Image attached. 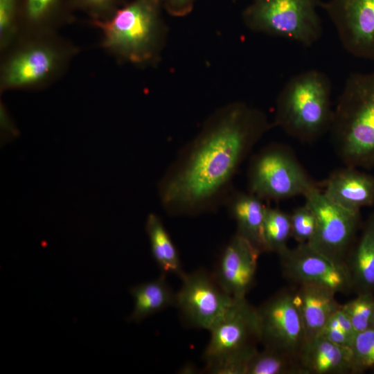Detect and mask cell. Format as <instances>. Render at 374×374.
<instances>
[{"mask_svg": "<svg viewBox=\"0 0 374 374\" xmlns=\"http://www.w3.org/2000/svg\"><path fill=\"white\" fill-rule=\"evenodd\" d=\"M273 126L263 111L243 102L215 111L159 180L163 209L175 217L216 209L231 194L244 160Z\"/></svg>", "mask_w": 374, "mask_h": 374, "instance_id": "obj_1", "label": "cell"}, {"mask_svg": "<svg viewBox=\"0 0 374 374\" xmlns=\"http://www.w3.org/2000/svg\"><path fill=\"white\" fill-rule=\"evenodd\" d=\"M329 132L345 166L374 168V71L348 76L334 107Z\"/></svg>", "mask_w": 374, "mask_h": 374, "instance_id": "obj_2", "label": "cell"}, {"mask_svg": "<svg viewBox=\"0 0 374 374\" xmlns=\"http://www.w3.org/2000/svg\"><path fill=\"white\" fill-rule=\"evenodd\" d=\"M161 0H133L105 19H96L102 46L116 57L143 66L158 60L164 46L166 27Z\"/></svg>", "mask_w": 374, "mask_h": 374, "instance_id": "obj_3", "label": "cell"}, {"mask_svg": "<svg viewBox=\"0 0 374 374\" xmlns=\"http://www.w3.org/2000/svg\"><path fill=\"white\" fill-rule=\"evenodd\" d=\"M328 76L310 69L292 76L279 92L273 125L303 143H312L329 132L334 108Z\"/></svg>", "mask_w": 374, "mask_h": 374, "instance_id": "obj_4", "label": "cell"}, {"mask_svg": "<svg viewBox=\"0 0 374 374\" xmlns=\"http://www.w3.org/2000/svg\"><path fill=\"white\" fill-rule=\"evenodd\" d=\"M211 338L203 359L205 371L213 374H245L247 363L258 350L257 310L238 300L209 330Z\"/></svg>", "mask_w": 374, "mask_h": 374, "instance_id": "obj_5", "label": "cell"}, {"mask_svg": "<svg viewBox=\"0 0 374 374\" xmlns=\"http://www.w3.org/2000/svg\"><path fill=\"white\" fill-rule=\"evenodd\" d=\"M322 0H251L242 12L253 32L281 37L310 47L323 34L318 12Z\"/></svg>", "mask_w": 374, "mask_h": 374, "instance_id": "obj_6", "label": "cell"}, {"mask_svg": "<svg viewBox=\"0 0 374 374\" xmlns=\"http://www.w3.org/2000/svg\"><path fill=\"white\" fill-rule=\"evenodd\" d=\"M247 184L248 192L263 201L304 197L317 187L293 150L276 143L265 146L252 157Z\"/></svg>", "mask_w": 374, "mask_h": 374, "instance_id": "obj_7", "label": "cell"}, {"mask_svg": "<svg viewBox=\"0 0 374 374\" xmlns=\"http://www.w3.org/2000/svg\"><path fill=\"white\" fill-rule=\"evenodd\" d=\"M70 53L68 48L51 39L26 42L4 60L1 89H30L46 84L64 69Z\"/></svg>", "mask_w": 374, "mask_h": 374, "instance_id": "obj_8", "label": "cell"}, {"mask_svg": "<svg viewBox=\"0 0 374 374\" xmlns=\"http://www.w3.org/2000/svg\"><path fill=\"white\" fill-rule=\"evenodd\" d=\"M304 197L314 214L317 224L314 237L306 244L334 260L346 262L361 226L360 211L333 202L318 186Z\"/></svg>", "mask_w": 374, "mask_h": 374, "instance_id": "obj_9", "label": "cell"}, {"mask_svg": "<svg viewBox=\"0 0 374 374\" xmlns=\"http://www.w3.org/2000/svg\"><path fill=\"white\" fill-rule=\"evenodd\" d=\"M175 306L189 326L210 330L240 299L229 295L213 274L204 269L185 273Z\"/></svg>", "mask_w": 374, "mask_h": 374, "instance_id": "obj_10", "label": "cell"}, {"mask_svg": "<svg viewBox=\"0 0 374 374\" xmlns=\"http://www.w3.org/2000/svg\"><path fill=\"white\" fill-rule=\"evenodd\" d=\"M285 277L299 285H314L335 293L353 290L346 262L334 260L309 244H298L278 254Z\"/></svg>", "mask_w": 374, "mask_h": 374, "instance_id": "obj_11", "label": "cell"}, {"mask_svg": "<svg viewBox=\"0 0 374 374\" xmlns=\"http://www.w3.org/2000/svg\"><path fill=\"white\" fill-rule=\"evenodd\" d=\"M256 310L263 347L298 357L305 332L293 292L280 291Z\"/></svg>", "mask_w": 374, "mask_h": 374, "instance_id": "obj_12", "label": "cell"}, {"mask_svg": "<svg viewBox=\"0 0 374 374\" xmlns=\"http://www.w3.org/2000/svg\"><path fill=\"white\" fill-rule=\"evenodd\" d=\"M346 51L374 62V0L322 1Z\"/></svg>", "mask_w": 374, "mask_h": 374, "instance_id": "obj_13", "label": "cell"}, {"mask_svg": "<svg viewBox=\"0 0 374 374\" xmlns=\"http://www.w3.org/2000/svg\"><path fill=\"white\" fill-rule=\"evenodd\" d=\"M260 253L249 240L235 233L222 251L212 274L229 295L245 299L255 283Z\"/></svg>", "mask_w": 374, "mask_h": 374, "instance_id": "obj_14", "label": "cell"}, {"mask_svg": "<svg viewBox=\"0 0 374 374\" xmlns=\"http://www.w3.org/2000/svg\"><path fill=\"white\" fill-rule=\"evenodd\" d=\"M323 193L333 202L349 209L361 211L373 206L374 175L345 166L328 177Z\"/></svg>", "mask_w": 374, "mask_h": 374, "instance_id": "obj_15", "label": "cell"}, {"mask_svg": "<svg viewBox=\"0 0 374 374\" xmlns=\"http://www.w3.org/2000/svg\"><path fill=\"white\" fill-rule=\"evenodd\" d=\"M298 359L303 374L353 373L350 348L337 345L321 336L305 340Z\"/></svg>", "mask_w": 374, "mask_h": 374, "instance_id": "obj_16", "label": "cell"}, {"mask_svg": "<svg viewBox=\"0 0 374 374\" xmlns=\"http://www.w3.org/2000/svg\"><path fill=\"white\" fill-rule=\"evenodd\" d=\"M334 292L314 285H299L293 292L294 303L303 324L305 339L320 335L331 316L340 307Z\"/></svg>", "mask_w": 374, "mask_h": 374, "instance_id": "obj_17", "label": "cell"}, {"mask_svg": "<svg viewBox=\"0 0 374 374\" xmlns=\"http://www.w3.org/2000/svg\"><path fill=\"white\" fill-rule=\"evenodd\" d=\"M229 214L235 221L236 233L249 240L261 253L265 252L263 225L267 207L263 200L244 192L231 193L226 199Z\"/></svg>", "mask_w": 374, "mask_h": 374, "instance_id": "obj_18", "label": "cell"}, {"mask_svg": "<svg viewBox=\"0 0 374 374\" xmlns=\"http://www.w3.org/2000/svg\"><path fill=\"white\" fill-rule=\"evenodd\" d=\"M346 258L353 290L357 294H374V211L362 226Z\"/></svg>", "mask_w": 374, "mask_h": 374, "instance_id": "obj_19", "label": "cell"}, {"mask_svg": "<svg viewBox=\"0 0 374 374\" xmlns=\"http://www.w3.org/2000/svg\"><path fill=\"white\" fill-rule=\"evenodd\" d=\"M165 274L130 290L134 299V309L127 320L139 323L149 316L175 305L176 293L168 284Z\"/></svg>", "mask_w": 374, "mask_h": 374, "instance_id": "obj_20", "label": "cell"}, {"mask_svg": "<svg viewBox=\"0 0 374 374\" xmlns=\"http://www.w3.org/2000/svg\"><path fill=\"white\" fill-rule=\"evenodd\" d=\"M145 231L152 257L163 274H172L181 277L184 271L178 251L161 219L157 214L152 213L148 215Z\"/></svg>", "mask_w": 374, "mask_h": 374, "instance_id": "obj_21", "label": "cell"}, {"mask_svg": "<svg viewBox=\"0 0 374 374\" xmlns=\"http://www.w3.org/2000/svg\"><path fill=\"white\" fill-rule=\"evenodd\" d=\"M245 374H303L298 357L276 350H258L247 363Z\"/></svg>", "mask_w": 374, "mask_h": 374, "instance_id": "obj_22", "label": "cell"}, {"mask_svg": "<svg viewBox=\"0 0 374 374\" xmlns=\"http://www.w3.org/2000/svg\"><path fill=\"white\" fill-rule=\"evenodd\" d=\"M292 237L290 214L277 208L267 207L263 225V241L265 252L278 254L288 247Z\"/></svg>", "mask_w": 374, "mask_h": 374, "instance_id": "obj_23", "label": "cell"}, {"mask_svg": "<svg viewBox=\"0 0 374 374\" xmlns=\"http://www.w3.org/2000/svg\"><path fill=\"white\" fill-rule=\"evenodd\" d=\"M357 332L374 327V294L364 292L341 305Z\"/></svg>", "mask_w": 374, "mask_h": 374, "instance_id": "obj_24", "label": "cell"}, {"mask_svg": "<svg viewBox=\"0 0 374 374\" xmlns=\"http://www.w3.org/2000/svg\"><path fill=\"white\" fill-rule=\"evenodd\" d=\"M353 373H361L374 366V327L357 332L350 347Z\"/></svg>", "mask_w": 374, "mask_h": 374, "instance_id": "obj_25", "label": "cell"}, {"mask_svg": "<svg viewBox=\"0 0 374 374\" xmlns=\"http://www.w3.org/2000/svg\"><path fill=\"white\" fill-rule=\"evenodd\" d=\"M290 216L292 237L299 243L311 241L316 231V218L306 204L294 208Z\"/></svg>", "mask_w": 374, "mask_h": 374, "instance_id": "obj_26", "label": "cell"}, {"mask_svg": "<svg viewBox=\"0 0 374 374\" xmlns=\"http://www.w3.org/2000/svg\"><path fill=\"white\" fill-rule=\"evenodd\" d=\"M17 0H0V47L5 50L17 34L16 20Z\"/></svg>", "mask_w": 374, "mask_h": 374, "instance_id": "obj_27", "label": "cell"}, {"mask_svg": "<svg viewBox=\"0 0 374 374\" xmlns=\"http://www.w3.org/2000/svg\"><path fill=\"white\" fill-rule=\"evenodd\" d=\"M57 0H26L25 16L31 25L43 22L53 10Z\"/></svg>", "mask_w": 374, "mask_h": 374, "instance_id": "obj_28", "label": "cell"}, {"mask_svg": "<svg viewBox=\"0 0 374 374\" xmlns=\"http://www.w3.org/2000/svg\"><path fill=\"white\" fill-rule=\"evenodd\" d=\"M319 336L323 337L337 345L350 348L353 340L341 329L334 314Z\"/></svg>", "mask_w": 374, "mask_h": 374, "instance_id": "obj_29", "label": "cell"}, {"mask_svg": "<svg viewBox=\"0 0 374 374\" xmlns=\"http://www.w3.org/2000/svg\"><path fill=\"white\" fill-rule=\"evenodd\" d=\"M197 0H161L163 9L170 15L182 17L190 14Z\"/></svg>", "mask_w": 374, "mask_h": 374, "instance_id": "obj_30", "label": "cell"}, {"mask_svg": "<svg viewBox=\"0 0 374 374\" xmlns=\"http://www.w3.org/2000/svg\"><path fill=\"white\" fill-rule=\"evenodd\" d=\"M79 2L89 10L98 14L111 10L121 0H78Z\"/></svg>", "mask_w": 374, "mask_h": 374, "instance_id": "obj_31", "label": "cell"}, {"mask_svg": "<svg viewBox=\"0 0 374 374\" xmlns=\"http://www.w3.org/2000/svg\"><path fill=\"white\" fill-rule=\"evenodd\" d=\"M334 316L337 320L341 329L351 338H354L356 332L353 326V324L346 314V313L343 310L341 306L336 310L334 313Z\"/></svg>", "mask_w": 374, "mask_h": 374, "instance_id": "obj_32", "label": "cell"}]
</instances>
